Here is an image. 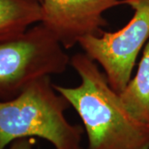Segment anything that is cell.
<instances>
[{
    "label": "cell",
    "mask_w": 149,
    "mask_h": 149,
    "mask_svg": "<svg viewBox=\"0 0 149 149\" xmlns=\"http://www.w3.org/2000/svg\"><path fill=\"white\" fill-rule=\"evenodd\" d=\"M65 48L42 22L0 42V100H8L42 77L62 74L70 65Z\"/></svg>",
    "instance_id": "cell-3"
},
{
    "label": "cell",
    "mask_w": 149,
    "mask_h": 149,
    "mask_svg": "<svg viewBox=\"0 0 149 149\" xmlns=\"http://www.w3.org/2000/svg\"><path fill=\"white\" fill-rule=\"evenodd\" d=\"M42 20L39 0H0V42L21 36Z\"/></svg>",
    "instance_id": "cell-6"
},
{
    "label": "cell",
    "mask_w": 149,
    "mask_h": 149,
    "mask_svg": "<svg viewBox=\"0 0 149 149\" xmlns=\"http://www.w3.org/2000/svg\"><path fill=\"white\" fill-rule=\"evenodd\" d=\"M33 143L30 138L17 139L10 144L8 149H32Z\"/></svg>",
    "instance_id": "cell-8"
},
{
    "label": "cell",
    "mask_w": 149,
    "mask_h": 149,
    "mask_svg": "<svg viewBox=\"0 0 149 149\" xmlns=\"http://www.w3.org/2000/svg\"><path fill=\"white\" fill-rule=\"evenodd\" d=\"M118 94L130 114L149 128V40L134 77Z\"/></svg>",
    "instance_id": "cell-7"
},
{
    "label": "cell",
    "mask_w": 149,
    "mask_h": 149,
    "mask_svg": "<svg viewBox=\"0 0 149 149\" xmlns=\"http://www.w3.org/2000/svg\"><path fill=\"white\" fill-rule=\"evenodd\" d=\"M69 107L51 76L34 81L11 100H0V149L31 137L47 140L55 149H83L84 128L66 119Z\"/></svg>",
    "instance_id": "cell-2"
},
{
    "label": "cell",
    "mask_w": 149,
    "mask_h": 149,
    "mask_svg": "<svg viewBox=\"0 0 149 149\" xmlns=\"http://www.w3.org/2000/svg\"><path fill=\"white\" fill-rule=\"evenodd\" d=\"M41 3V22L68 50L83 37L104 32V13L122 5V0H42Z\"/></svg>",
    "instance_id": "cell-5"
},
{
    "label": "cell",
    "mask_w": 149,
    "mask_h": 149,
    "mask_svg": "<svg viewBox=\"0 0 149 149\" xmlns=\"http://www.w3.org/2000/svg\"><path fill=\"white\" fill-rule=\"evenodd\" d=\"M122 5L133 11L124 27L116 32L86 36L78 44L101 67L118 93L131 80L137 58L149 40V0H122Z\"/></svg>",
    "instance_id": "cell-4"
},
{
    "label": "cell",
    "mask_w": 149,
    "mask_h": 149,
    "mask_svg": "<svg viewBox=\"0 0 149 149\" xmlns=\"http://www.w3.org/2000/svg\"><path fill=\"white\" fill-rule=\"evenodd\" d=\"M70 65L80 85L54 88L80 116L88 149H149V128L130 114L100 65L84 52L70 57Z\"/></svg>",
    "instance_id": "cell-1"
},
{
    "label": "cell",
    "mask_w": 149,
    "mask_h": 149,
    "mask_svg": "<svg viewBox=\"0 0 149 149\" xmlns=\"http://www.w3.org/2000/svg\"><path fill=\"white\" fill-rule=\"evenodd\" d=\"M39 1H40V2H41V1H42V0H39Z\"/></svg>",
    "instance_id": "cell-9"
}]
</instances>
